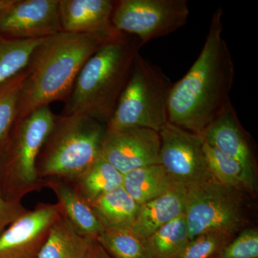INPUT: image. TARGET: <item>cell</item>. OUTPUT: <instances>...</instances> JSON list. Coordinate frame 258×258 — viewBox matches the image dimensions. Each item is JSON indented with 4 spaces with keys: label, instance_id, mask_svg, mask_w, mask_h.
Returning <instances> with one entry per match:
<instances>
[{
    "label": "cell",
    "instance_id": "cell-4",
    "mask_svg": "<svg viewBox=\"0 0 258 258\" xmlns=\"http://www.w3.org/2000/svg\"><path fill=\"white\" fill-rule=\"evenodd\" d=\"M106 125L81 113L56 115L37 158V175L70 181L101 157Z\"/></svg>",
    "mask_w": 258,
    "mask_h": 258
},
{
    "label": "cell",
    "instance_id": "cell-21",
    "mask_svg": "<svg viewBox=\"0 0 258 258\" xmlns=\"http://www.w3.org/2000/svg\"><path fill=\"white\" fill-rule=\"evenodd\" d=\"M189 240L183 215L155 231L145 242L149 258H177Z\"/></svg>",
    "mask_w": 258,
    "mask_h": 258
},
{
    "label": "cell",
    "instance_id": "cell-3",
    "mask_svg": "<svg viewBox=\"0 0 258 258\" xmlns=\"http://www.w3.org/2000/svg\"><path fill=\"white\" fill-rule=\"evenodd\" d=\"M142 47L122 32L105 44L80 71L62 114L81 113L108 124Z\"/></svg>",
    "mask_w": 258,
    "mask_h": 258
},
{
    "label": "cell",
    "instance_id": "cell-25",
    "mask_svg": "<svg viewBox=\"0 0 258 258\" xmlns=\"http://www.w3.org/2000/svg\"><path fill=\"white\" fill-rule=\"evenodd\" d=\"M236 235L228 230L204 232L191 239L177 258H212L233 240Z\"/></svg>",
    "mask_w": 258,
    "mask_h": 258
},
{
    "label": "cell",
    "instance_id": "cell-29",
    "mask_svg": "<svg viewBox=\"0 0 258 258\" xmlns=\"http://www.w3.org/2000/svg\"><path fill=\"white\" fill-rule=\"evenodd\" d=\"M83 258H113L103 248L96 239L91 240Z\"/></svg>",
    "mask_w": 258,
    "mask_h": 258
},
{
    "label": "cell",
    "instance_id": "cell-27",
    "mask_svg": "<svg viewBox=\"0 0 258 258\" xmlns=\"http://www.w3.org/2000/svg\"><path fill=\"white\" fill-rule=\"evenodd\" d=\"M212 258H258L257 227L243 229Z\"/></svg>",
    "mask_w": 258,
    "mask_h": 258
},
{
    "label": "cell",
    "instance_id": "cell-2",
    "mask_svg": "<svg viewBox=\"0 0 258 258\" xmlns=\"http://www.w3.org/2000/svg\"><path fill=\"white\" fill-rule=\"evenodd\" d=\"M120 33L60 32L44 39L24 70L17 118L53 102L66 101L88 59Z\"/></svg>",
    "mask_w": 258,
    "mask_h": 258
},
{
    "label": "cell",
    "instance_id": "cell-18",
    "mask_svg": "<svg viewBox=\"0 0 258 258\" xmlns=\"http://www.w3.org/2000/svg\"><path fill=\"white\" fill-rule=\"evenodd\" d=\"M176 184L159 164L139 168L123 175V187L139 205L164 195Z\"/></svg>",
    "mask_w": 258,
    "mask_h": 258
},
{
    "label": "cell",
    "instance_id": "cell-28",
    "mask_svg": "<svg viewBox=\"0 0 258 258\" xmlns=\"http://www.w3.org/2000/svg\"><path fill=\"white\" fill-rule=\"evenodd\" d=\"M22 202H10L5 200L0 191V235L8 226L28 211Z\"/></svg>",
    "mask_w": 258,
    "mask_h": 258
},
{
    "label": "cell",
    "instance_id": "cell-12",
    "mask_svg": "<svg viewBox=\"0 0 258 258\" xmlns=\"http://www.w3.org/2000/svg\"><path fill=\"white\" fill-rule=\"evenodd\" d=\"M160 146L159 132L152 129H106L101 157L124 175L139 168L159 164Z\"/></svg>",
    "mask_w": 258,
    "mask_h": 258
},
{
    "label": "cell",
    "instance_id": "cell-22",
    "mask_svg": "<svg viewBox=\"0 0 258 258\" xmlns=\"http://www.w3.org/2000/svg\"><path fill=\"white\" fill-rule=\"evenodd\" d=\"M44 39L15 40L0 34V84L23 72L32 52Z\"/></svg>",
    "mask_w": 258,
    "mask_h": 258
},
{
    "label": "cell",
    "instance_id": "cell-5",
    "mask_svg": "<svg viewBox=\"0 0 258 258\" xmlns=\"http://www.w3.org/2000/svg\"><path fill=\"white\" fill-rule=\"evenodd\" d=\"M56 115L46 106L16 120L0 142V191L5 200L21 202L43 189L36 164Z\"/></svg>",
    "mask_w": 258,
    "mask_h": 258
},
{
    "label": "cell",
    "instance_id": "cell-15",
    "mask_svg": "<svg viewBox=\"0 0 258 258\" xmlns=\"http://www.w3.org/2000/svg\"><path fill=\"white\" fill-rule=\"evenodd\" d=\"M186 191L184 186L176 184L164 195L139 205L131 230L146 240L163 226L184 215Z\"/></svg>",
    "mask_w": 258,
    "mask_h": 258
},
{
    "label": "cell",
    "instance_id": "cell-23",
    "mask_svg": "<svg viewBox=\"0 0 258 258\" xmlns=\"http://www.w3.org/2000/svg\"><path fill=\"white\" fill-rule=\"evenodd\" d=\"M203 151L208 170L219 182L251 196L246 184L243 171L237 161L205 141Z\"/></svg>",
    "mask_w": 258,
    "mask_h": 258
},
{
    "label": "cell",
    "instance_id": "cell-14",
    "mask_svg": "<svg viewBox=\"0 0 258 258\" xmlns=\"http://www.w3.org/2000/svg\"><path fill=\"white\" fill-rule=\"evenodd\" d=\"M112 0H60L62 32L96 33L118 32L112 24Z\"/></svg>",
    "mask_w": 258,
    "mask_h": 258
},
{
    "label": "cell",
    "instance_id": "cell-16",
    "mask_svg": "<svg viewBox=\"0 0 258 258\" xmlns=\"http://www.w3.org/2000/svg\"><path fill=\"white\" fill-rule=\"evenodd\" d=\"M43 185L55 194L62 215L78 233L86 238L97 239L104 231L91 204L71 184L62 180L47 179Z\"/></svg>",
    "mask_w": 258,
    "mask_h": 258
},
{
    "label": "cell",
    "instance_id": "cell-1",
    "mask_svg": "<svg viewBox=\"0 0 258 258\" xmlns=\"http://www.w3.org/2000/svg\"><path fill=\"white\" fill-rule=\"evenodd\" d=\"M223 10L212 15L208 35L198 58L186 74L173 83L168 121L191 133L205 130L231 101L235 63L222 37Z\"/></svg>",
    "mask_w": 258,
    "mask_h": 258
},
{
    "label": "cell",
    "instance_id": "cell-7",
    "mask_svg": "<svg viewBox=\"0 0 258 258\" xmlns=\"http://www.w3.org/2000/svg\"><path fill=\"white\" fill-rule=\"evenodd\" d=\"M186 190L184 216L190 240L208 231L237 234L248 223V194L221 184L212 174Z\"/></svg>",
    "mask_w": 258,
    "mask_h": 258
},
{
    "label": "cell",
    "instance_id": "cell-13",
    "mask_svg": "<svg viewBox=\"0 0 258 258\" xmlns=\"http://www.w3.org/2000/svg\"><path fill=\"white\" fill-rule=\"evenodd\" d=\"M205 142L238 163L251 196L257 189V168L249 134L241 124L237 111L229 102L203 134Z\"/></svg>",
    "mask_w": 258,
    "mask_h": 258
},
{
    "label": "cell",
    "instance_id": "cell-24",
    "mask_svg": "<svg viewBox=\"0 0 258 258\" xmlns=\"http://www.w3.org/2000/svg\"><path fill=\"white\" fill-rule=\"evenodd\" d=\"M96 240L113 258H149L145 240L132 230H104Z\"/></svg>",
    "mask_w": 258,
    "mask_h": 258
},
{
    "label": "cell",
    "instance_id": "cell-26",
    "mask_svg": "<svg viewBox=\"0 0 258 258\" xmlns=\"http://www.w3.org/2000/svg\"><path fill=\"white\" fill-rule=\"evenodd\" d=\"M24 79L23 71L0 84V142L5 138L18 117L19 100Z\"/></svg>",
    "mask_w": 258,
    "mask_h": 258
},
{
    "label": "cell",
    "instance_id": "cell-6",
    "mask_svg": "<svg viewBox=\"0 0 258 258\" xmlns=\"http://www.w3.org/2000/svg\"><path fill=\"white\" fill-rule=\"evenodd\" d=\"M172 85L158 66L139 52L106 129L139 127L160 132L168 122V103Z\"/></svg>",
    "mask_w": 258,
    "mask_h": 258
},
{
    "label": "cell",
    "instance_id": "cell-30",
    "mask_svg": "<svg viewBox=\"0 0 258 258\" xmlns=\"http://www.w3.org/2000/svg\"><path fill=\"white\" fill-rule=\"evenodd\" d=\"M13 2V0H0V11L9 6Z\"/></svg>",
    "mask_w": 258,
    "mask_h": 258
},
{
    "label": "cell",
    "instance_id": "cell-8",
    "mask_svg": "<svg viewBox=\"0 0 258 258\" xmlns=\"http://www.w3.org/2000/svg\"><path fill=\"white\" fill-rule=\"evenodd\" d=\"M189 16L186 0H118L111 21L117 31L137 37L143 46L182 28Z\"/></svg>",
    "mask_w": 258,
    "mask_h": 258
},
{
    "label": "cell",
    "instance_id": "cell-19",
    "mask_svg": "<svg viewBox=\"0 0 258 258\" xmlns=\"http://www.w3.org/2000/svg\"><path fill=\"white\" fill-rule=\"evenodd\" d=\"M88 203L123 186V175L101 157L71 181H67Z\"/></svg>",
    "mask_w": 258,
    "mask_h": 258
},
{
    "label": "cell",
    "instance_id": "cell-11",
    "mask_svg": "<svg viewBox=\"0 0 258 258\" xmlns=\"http://www.w3.org/2000/svg\"><path fill=\"white\" fill-rule=\"evenodd\" d=\"M61 213L58 203H40L29 210L0 235V258H38Z\"/></svg>",
    "mask_w": 258,
    "mask_h": 258
},
{
    "label": "cell",
    "instance_id": "cell-9",
    "mask_svg": "<svg viewBox=\"0 0 258 258\" xmlns=\"http://www.w3.org/2000/svg\"><path fill=\"white\" fill-rule=\"evenodd\" d=\"M159 133V164L175 184L187 189L211 175L204 154L203 136L191 133L169 121Z\"/></svg>",
    "mask_w": 258,
    "mask_h": 258
},
{
    "label": "cell",
    "instance_id": "cell-17",
    "mask_svg": "<svg viewBox=\"0 0 258 258\" xmlns=\"http://www.w3.org/2000/svg\"><path fill=\"white\" fill-rule=\"evenodd\" d=\"M90 204L105 230H131L139 208V204L123 186L102 195Z\"/></svg>",
    "mask_w": 258,
    "mask_h": 258
},
{
    "label": "cell",
    "instance_id": "cell-20",
    "mask_svg": "<svg viewBox=\"0 0 258 258\" xmlns=\"http://www.w3.org/2000/svg\"><path fill=\"white\" fill-rule=\"evenodd\" d=\"M92 240L78 233L61 213L51 227L38 258H83Z\"/></svg>",
    "mask_w": 258,
    "mask_h": 258
},
{
    "label": "cell",
    "instance_id": "cell-10",
    "mask_svg": "<svg viewBox=\"0 0 258 258\" xmlns=\"http://www.w3.org/2000/svg\"><path fill=\"white\" fill-rule=\"evenodd\" d=\"M60 32V0H13L0 11V34L9 38L36 40Z\"/></svg>",
    "mask_w": 258,
    "mask_h": 258
}]
</instances>
